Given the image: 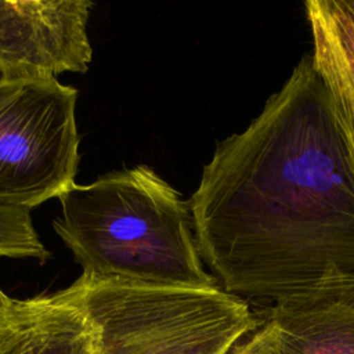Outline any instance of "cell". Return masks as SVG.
<instances>
[{"mask_svg":"<svg viewBox=\"0 0 354 354\" xmlns=\"http://www.w3.org/2000/svg\"><path fill=\"white\" fill-rule=\"evenodd\" d=\"M188 206L227 293L275 301L354 278V165L311 54L217 144Z\"/></svg>","mask_w":354,"mask_h":354,"instance_id":"1","label":"cell"},{"mask_svg":"<svg viewBox=\"0 0 354 354\" xmlns=\"http://www.w3.org/2000/svg\"><path fill=\"white\" fill-rule=\"evenodd\" d=\"M57 235L82 275L176 288H220L205 270L188 201L145 165L75 184L62 195Z\"/></svg>","mask_w":354,"mask_h":354,"instance_id":"2","label":"cell"},{"mask_svg":"<svg viewBox=\"0 0 354 354\" xmlns=\"http://www.w3.org/2000/svg\"><path fill=\"white\" fill-rule=\"evenodd\" d=\"M98 332V354H225L256 326L248 303L221 288L75 281Z\"/></svg>","mask_w":354,"mask_h":354,"instance_id":"3","label":"cell"},{"mask_svg":"<svg viewBox=\"0 0 354 354\" xmlns=\"http://www.w3.org/2000/svg\"><path fill=\"white\" fill-rule=\"evenodd\" d=\"M77 97L55 77H0V207L30 210L76 184Z\"/></svg>","mask_w":354,"mask_h":354,"instance_id":"4","label":"cell"},{"mask_svg":"<svg viewBox=\"0 0 354 354\" xmlns=\"http://www.w3.org/2000/svg\"><path fill=\"white\" fill-rule=\"evenodd\" d=\"M91 1H0L3 79L55 77L88 71Z\"/></svg>","mask_w":354,"mask_h":354,"instance_id":"5","label":"cell"},{"mask_svg":"<svg viewBox=\"0 0 354 354\" xmlns=\"http://www.w3.org/2000/svg\"><path fill=\"white\" fill-rule=\"evenodd\" d=\"M267 322L282 354H354V278L275 300Z\"/></svg>","mask_w":354,"mask_h":354,"instance_id":"6","label":"cell"},{"mask_svg":"<svg viewBox=\"0 0 354 354\" xmlns=\"http://www.w3.org/2000/svg\"><path fill=\"white\" fill-rule=\"evenodd\" d=\"M0 354H98V332L77 283L12 299L0 321Z\"/></svg>","mask_w":354,"mask_h":354,"instance_id":"7","label":"cell"},{"mask_svg":"<svg viewBox=\"0 0 354 354\" xmlns=\"http://www.w3.org/2000/svg\"><path fill=\"white\" fill-rule=\"evenodd\" d=\"M313 64L354 165V0H307Z\"/></svg>","mask_w":354,"mask_h":354,"instance_id":"8","label":"cell"},{"mask_svg":"<svg viewBox=\"0 0 354 354\" xmlns=\"http://www.w3.org/2000/svg\"><path fill=\"white\" fill-rule=\"evenodd\" d=\"M50 254L33 227L30 210L0 207V257L46 261Z\"/></svg>","mask_w":354,"mask_h":354,"instance_id":"9","label":"cell"},{"mask_svg":"<svg viewBox=\"0 0 354 354\" xmlns=\"http://www.w3.org/2000/svg\"><path fill=\"white\" fill-rule=\"evenodd\" d=\"M225 354H282L270 324L266 321L248 339L239 340Z\"/></svg>","mask_w":354,"mask_h":354,"instance_id":"10","label":"cell"},{"mask_svg":"<svg viewBox=\"0 0 354 354\" xmlns=\"http://www.w3.org/2000/svg\"><path fill=\"white\" fill-rule=\"evenodd\" d=\"M11 300H12V299L8 297V296L0 289V321L4 318L7 310H8L10 304H11Z\"/></svg>","mask_w":354,"mask_h":354,"instance_id":"11","label":"cell"}]
</instances>
